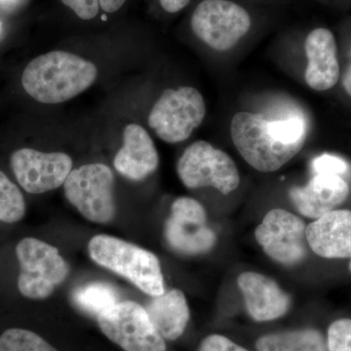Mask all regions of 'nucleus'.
<instances>
[{
	"label": "nucleus",
	"mask_w": 351,
	"mask_h": 351,
	"mask_svg": "<svg viewBox=\"0 0 351 351\" xmlns=\"http://www.w3.org/2000/svg\"><path fill=\"white\" fill-rule=\"evenodd\" d=\"M98 75L92 62L64 52L53 51L34 58L22 75L23 88L39 103H64L91 87Z\"/></svg>",
	"instance_id": "obj_1"
},
{
	"label": "nucleus",
	"mask_w": 351,
	"mask_h": 351,
	"mask_svg": "<svg viewBox=\"0 0 351 351\" xmlns=\"http://www.w3.org/2000/svg\"><path fill=\"white\" fill-rule=\"evenodd\" d=\"M233 145L249 165L260 172H276L294 158L302 145L290 144L276 119L253 112L235 113L230 123Z\"/></svg>",
	"instance_id": "obj_2"
},
{
	"label": "nucleus",
	"mask_w": 351,
	"mask_h": 351,
	"mask_svg": "<svg viewBox=\"0 0 351 351\" xmlns=\"http://www.w3.org/2000/svg\"><path fill=\"white\" fill-rule=\"evenodd\" d=\"M88 252L95 263L124 277L145 294L157 297L165 292L160 263L152 252L103 234L90 240Z\"/></svg>",
	"instance_id": "obj_3"
},
{
	"label": "nucleus",
	"mask_w": 351,
	"mask_h": 351,
	"mask_svg": "<svg viewBox=\"0 0 351 351\" xmlns=\"http://www.w3.org/2000/svg\"><path fill=\"white\" fill-rule=\"evenodd\" d=\"M16 255L20 263L18 288L27 299H47L69 276L68 263L59 250L41 240H21Z\"/></svg>",
	"instance_id": "obj_4"
},
{
	"label": "nucleus",
	"mask_w": 351,
	"mask_h": 351,
	"mask_svg": "<svg viewBox=\"0 0 351 351\" xmlns=\"http://www.w3.org/2000/svg\"><path fill=\"white\" fill-rule=\"evenodd\" d=\"M64 189L66 199L84 218L97 223L114 219V176L105 164H86L71 170Z\"/></svg>",
	"instance_id": "obj_5"
},
{
	"label": "nucleus",
	"mask_w": 351,
	"mask_h": 351,
	"mask_svg": "<svg viewBox=\"0 0 351 351\" xmlns=\"http://www.w3.org/2000/svg\"><path fill=\"white\" fill-rule=\"evenodd\" d=\"M205 115L206 105L197 89H166L149 113V125L164 142L177 144L191 137Z\"/></svg>",
	"instance_id": "obj_6"
},
{
	"label": "nucleus",
	"mask_w": 351,
	"mask_h": 351,
	"mask_svg": "<svg viewBox=\"0 0 351 351\" xmlns=\"http://www.w3.org/2000/svg\"><path fill=\"white\" fill-rule=\"evenodd\" d=\"M177 172L188 189L211 186L225 195L240 184L239 168L232 157L206 141H197L186 147L178 161Z\"/></svg>",
	"instance_id": "obj_7"
},
{
	"label": "nucleus",
	"mask_w": 351,
	"mask_h": 351,
	"mask_svg": "<svg viewBox=\"0 0 351 351\" xmlns=\"http://www.w3.org/2000/svg\"><path fill=\"white\" fill-rule=\"evenodd\" d=\"M191 29L212 49H232L250 31L246 9L230 0H203L191 16Z\"/></svg>",
	"instance_id": "obj_8"
},
{
	"label": "nucleus",
	"mask_w": 351,
	"mask_h": 351,
	"mask_svg": "<svg viewBox=\"0 0 351 351\" xmlns=\"http://www.w3.org/2000/svg\"><path fill=\"white\" fill-rule=\"evenodd\" d=\"M101 331L124 351H166L147 309L137 302H119L97 317Z\"/></svg>",
	"instance_id": "obj_9"
},
{
	"label": "nucleus",
	"mask_w": 351,
	"mask_h": 351,
	"mask_svg": "<svg viewBox=\"0 0 351 351\" xmlns=\"http://www.w3.org/2000/svg\"><path fill=\"white\" fill-rule=\"evenodd\" d=\"M306 226L287 210H270L255 230L258 243L272 260L284 265L302 263L307 255Z\"/></svg>",
	"instance_id": "obj_10"
},
{
	"label": "nucleus",
	"mask_w": 351,
	"mask_h": 351,
	"mask_svg": "<svg viewBox=\"0 0 351 351\" xmlns=\"http://www.w3.org/2000/svg\"><path fill=\"white\" fill-rule=\"evenodd\" d=\"M164 235L173 250L186 256L206 254L217 242L216 234L207 225L204 207L191 197H180L173 202Z\"/></svg>",
	"instance_id": "obj_11"
},
{
	"label": "nucleus",
	"mask_w": 351,
	"mask_h": 351,
	"mask_svg": "<svg viewBox=\"0 0 351 351\" xmlns=\"http://www.w3.org/2000/svg\"><path fill=\"white\" fill-rule=\"evenodd\" d=\"M16 179L27 193L40 195L60 188L73 169L71 156L64 152L20 149L10 159Z\"/></svg>",
	"instance_id": "obj_12"
},
{
	"label": "nucleus",
	"mask_w": 351,
	"mask_h": 351,
	"mask_svg": "<svg viewBox=\"0 0 351 351\" xmlns=\"http://www.w3.org/2000/svg\"><path fill=\"white\" fill-rule=\"evenodd\" d=\"M237 284L244 297L249 315L258 322L282 317L291 306L289 295L269 277L247 271L240 274Z\"/></svg>",
	"instance_id": "obj_13"
},
{
	"label": "nucleus",
	"mask_w": 351,
	"mask_h": 351,
	"mask_svg": "<svg viewBox=\"0 0 351 351\" xmlns=\"http://www.w3.org/2000/svg\"><path fill=\"white\" fill-rule=\"evenodd\" d=\"M348 193L350 188L343 177L317 174L306 186L291 189L289 197L302 216L317 219L336 210Z\"/></svg>",
	"instance_id": "obj_14"
},
{
	"label": "nucleus",
	"mask_w": 351,
	"mask_h": 351,
	"mask_svg": "<svg viewBox=\"0 0 351 351\" xmlns=\"http://www.w3.org/2000/svg\"><path fill=\"white\" fill-rule=\"evenodd\" d=\"M309 248L322 258H350L351 271V211L332 210L306 226Z\"/></svg>",
	"instance_id": "obj_15"
},
{
	"label": "nucleus",
	"mask_w": 351,
	"mask_h": 351,
	"mask_svg": "<svg viewBox=\"0 0 351 351\" xmlns=\"http://www.w3.org/2000/svg\"><path fill=\"white\" fill-rule=\"evenodd\" d=\"M114 168L130 181L140 182L156 172L158 152L145 128L129 124L123 132V145L114 157Z\"/></svg>",
	"instance_id": "obj_16"
},
{
	"label": "nucleus",
	"mask_w": 351,
	"mask_h": 351,
	"mask_svg": "<svg viewBox=\"0 0 351 351\" xmlns=\"http://www.w3.org/2000/svg\"><path fill=\"white\" fill-rule=\"evenodd\" d=\"M307 66L304 80L311 89L326 91L339 82V64L337 55V43L329 29H313L309 32L304 43Z\"/></svg>",
	"instance_id": "obj_17"
},
{
	"label": "nucleus",
	"mask_w": 351,
	"mask_h": 351,
	"mask_svg": "<svg viewBox=\"0 0 351 351\" xmlns=\"http://www.w3.org/2000/svg\"><path fill=\"white\" fill-rule=\"evenodd\" d=\"M147 313L157 332L166 341H176L184 334L189 320V307L182 291L171 290L154 297Z\"/></svg>",
	"instance_id": "obj_18"
},
{
	"label": "nucleus",
	"mask_w": 351,
	"mask_h": 351,
	"mask_svg": "<svg viewBox=\"0 0 351 351\" xmlns=\"http://www.w3.org/2000/svg\"><path fill=\"white\" fill-rule=\"evenodd\" d=\"M258 351H328L324 337L314 329L265 335L256 343Z\"/></svg>",
	"instance_id": "obj_19"
},
{
	"label": "nucleus",
	"mask_w": 351,
	"mask_h": 351,
	"mask_svg": "<svg viewBox=\"0 0 351 351\" xmlns=\"http://www.w3.org/2000/svg\"><path fill=\"white\" fill-rule=\"evenodd\" d=\"M73 300L80 311L97 318L119 302V295L117 289L110 284L92 282L76 289Z\"/></svg>",
	"instance_id": "obj_20"
},
{
	"label": "nucleus",
	"mask_w": 351,
	"mask_h": 351,
	"mask_svg": "<svg viewBox=\"0 0 351 351\" xmlns=\"http://www.w3.org/2000/svg\"><path fill=\"white\" fill-rule=\"evenodd\" d=\"M25 202L19 188L0 171V221L14 223L24 218Z\"/></svg>",
	"instance_id": "obj_21"
},
{
	"label": "nucleus",
	"mask_w": 351,
	"mask_h": 351,
	"mask_svg": "<svg viewBox=\"0 0 351 351\" xmlns=\"http://www.w3.org/2000/svg\"><path fill=\"white\" fill-rule=\"evenodd\" d=\"M0 351H59L29 330L12 328L0 336Z\"/></svg>",
	"instance_id": "obj_22"
},
{
	"label": "nucleus",
	"mask_w": 351,
	"mask_h": 351,
	"mask_svg": "<svg viewBox=\"0 0 351 351\" xmlns=\"http://www.w3.org/2000/svg\"><path fill=\"white\" fill-rule=\"evenodd\" d=\"M328 351H351V319L343 318L332 322L328 329Z\"/></svg>",
	"instance_id": "obj_23"
},
{
	"label": "nucleus",
	"mask_w": 351,
	"mask_h": 351,
	"mask_svg": "<svg viewBox=\"0 0 351 351\" xmlns=\"http://www.w3.org/2000/svg\"><path fill=\"white\" fill-rule=\"evenodd\" d=\"M314 174L335 175L341 177L350 171V165L341 157L332 154H322L315 157L311 162Z\"/></svg>",
	"instance_id": "obj_24"
},
{
	"label": "nucleus",
	"mask_w": 351,
	"mask_h": 351,
	"mask_svg": "<svg viewBox=\"0 0 351 351\" xmlns=\"http://www.w3.org/2000/svg\"><path fill=\"white\" fill-rule=\"evenodd\" d=\"M198 351H249L221 335H210L203 339Z\"/></svg>",
	"instance_id": "obj_25"
},
{
	"label": "nucleus",
	"mask_w": 351,
	"mask_h": 351,
	"mask_svg": "<svg viewBox=\"0 0 351 351\" xmlns=\"http://www.w3.org/2000/svg\"><path fill=\"white\" fill-rule=\"evenodd\" d=\"M82 20H91L98 15L99 0H61Z\"/></svg>",
	"instance_id": "obj_26"
},
{
	"label": "nucleus",
	"mask_w": 351,
	"mask_h": 351,
	"mask_svg": "<svg viewBox=\"0 0 351 351\" xmlns=\"http://www.w3.org/2000/svg\"><path fill=\"white\" fill-rule=\"evenodd\" d=\"M191 0H159L160 5L168 13H177L182 10Z\"/></svg>",
	"instance_id": "obj_27"
},
{
	"label": "nucleus",
	"mask_w": 351,
	"mask_h": 351,
	"mask_svg": "<svg viewBox=\"0 0 351 351\" xmlns=\"http://www.w3.org/2000/svg\"><path fill=\"white\" fill-rule=\"evenodd\" d=\"M125 1L126 0H99V4L105 12L113 13L119 10Z\"/></svg>",
	"instance_id": "obj_28"
},
{
	"label": "nucleus",
	"mask_w": 351,
	"mask_h": 351,
	"mask_svg": "<svg viewBox=\"0 0 351 351\" xmlns=\"http://www.w3.org/2000/svg\"><path fill=\"white\" fill-rule=\"evenodd\" d=\"M350 64H348V69H346L345 75H343V85L345 87L346 91L348 92V95L351 96V47H350Z\"/></svg>",
	"instance_id": "obj_29"
},
{
	"label": "nucleus",
	"mask_w": 351,
	"mask_h": 351,
	"mask_svg": "<svg viewBox=\"0 0 351 351\" xmlns=\"http://www.w3.org/2000/svg\"><path fill=\"white\" fill-rule=\"evenodd\" d=\"M101 19H103L104 21H106V20H107V17H106V16L104 15L103 17H101Z\"/></svg>",
	"instance_id": "obj_30"
}]
</instances>
